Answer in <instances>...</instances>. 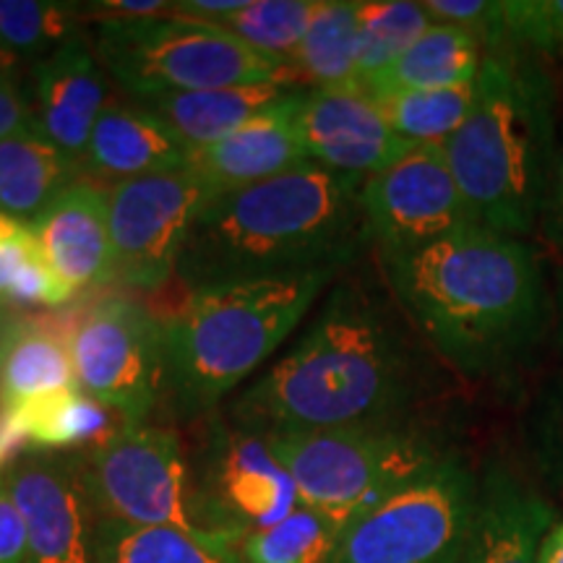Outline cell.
Segmentation results:
<instances>
[{"instance_id": "cell-36", "label": "cell", "mask_w": 563, "mask_h": 563, "mask_svg": "<svg viewBox=\"0 0 563 563\" xmlns=\"http://www.w3.org/2000/svg\"><path fill=\"white\" fill-rule=\"evenodd\" d=\"M26 561V525L0 475V563Z\"/></svg>"}, {"instance_id": "cell-22", "label": "cell", "mask_w": 563, "mask_h": 563, "mask_svg": "<svg viewBox=\"0 0 563 563\" xmlns=\"http://www.w3.org/2000/svg\"><path fill=\"white\" fill-rule=\"evenodd\" d=\"M0 405L26 452H84L118 431L115 418H121L79 386Z\"/></svg>"}, {"instance_id": "cell-41", "label": "cell", "mask_w": 563, "mask_h": 563, "mask_svg": "<svg viewBox=\"0 0 563 563\" xmlns=\"http://www.w3.org/2000/svg\"><path fill=\"white\" fill-rule=\"evenodd\" d=\"M551 11L555 24V45H559V53L563 55V0H551Z\"/></svg>"}, {"instance_id": "cell-23", "label": "cell", "mask_w": 563, "mask_h": 563, "mask_svg": "<svg viewBox=\"0 0 563 563\" xmlns=\"http://www.w3.org/2000/svg\"><path fill=\"white\" fill-rule=\"evenodd\" d=\"M485 60L483 45L473 34L449 24H431L422 37L361 87L371 97L397 95V91L452 89L475 84Z\"/></svg>"}, {"instance_id": "cell-27", "label": "cell", "mask_w": 563, "mask_h": 563, "mask_svg": "<svg viewBox=\"0 0 563 563\" xmlns=\"http://www.w3.org/2000/svg\"><path fill=\"white\" fill-rule=\"evenodd\" d=\"M361 51V3L357 0H316L306 37L292 53L290 68L308 89H334L357 84Z\"/></svg>"}, {"instance_id": "cell-7", "label": "cell", "mask_w": 563, "mask_h": 563, "mask_svg": "<svg viewBox=\"0 0 563 563\" xmlns=\"http://www.w3.org/2000/svg\"><path fill=\"white\" fill-rule=\"evenodd\" d=\"M264 439L295 481L300 504L344 527L446 454L431 433L405 420Z\"/></svg>"}, {"instance_id": "cell-31", "label": "cell", "mask_w": 563, "mask_h": 563, "mask_svg": "<svg viewBox=\"0 0 563 563\" xmlns=\"http://www.w3.org/2000/svg\"><path fill=\"white\" fill-rule=\"evenodd\" d=\"M81 5L53 0H0V45L16 60L47 55L76 37Z\"/></svg>"}, {"instance_id": "cell-12", "label": "cell", "mask_w": 563, "mask_h": 563, "mask_svg": "<svg viewBox=\"0 0 563 563\" xmlns=\"http://www.w3.org/2000/svg\"><path fill=\"white\" fill-rule=\"evenodd\" d=\"M115 277L141 292L167 285L196 217L214 199L191 167L110 186Z\"/></svg>"}, {"instance_id": "cell-17", "label": "cell", "mask_w": 563, "mask_h": 563, "mask_svg": "<svg viewBox=\"0 0 563 563\" xmlns=\"http://www.w3.org/2000/svg\"><path fill=\"white\" fill-rule=\"evenodd\" d=\"M34 131L79 165L108 108V76L79 34L34 63Z\"/></svg>"}, {"instance_id": "cell-2", "label": "cell", "mask_w": 563, "mask_h": 563, "mask_svg": "<svg viewBox=\"0 0 563 563\" xmlns=\"http://www.w3.org/2000/svg\"><path fill=\"white\" fill-rule=\"evenodd\" d=\"M378 256L407 323L464 376L519 365L551 323L543 264L522 238L473 222L420 249Z\"/></svg>"}, {"instance_id": "cell-10", "label": "cell", "mask_w": 563, "mask_h": 563, "mask_svg": "<svg viewBox=\"0 0 563 563\" xmlns=\"http://www.w3.org/2000/svg\"><path fill=\"white\" fill-rule=\"evenodd\" d=\"M191 462L199 522L207 532L241 543L245 534L279 525L300 506L295 481L262 433L209 420Z\"/></svg>"}, {"instance_id": "cell-3", "label": "cell", "mask_w": 563, "mask_h": 563, "mask_svg": "<svg viewBox=\"0 0 563 563\" xmlns=\"http://www.w3.org/2000/svg\"><path fill=\"white\" fill-rule=\"evenodd\" d=\"M363 183L302 162L277 178L214 196L196 217L175 274L194 292L232 282L342 269L368 241Z\"/></svg>"}, {"instance_id": "cell-1", "label": "cell", "mask_w": 563, "mask_h": 563, "mask_svg": "<svg viewBox=\"0 0 563 563\" xmlns=\"http://www.w3.org/2000/svg\"><path fill=\"white\" fill-rule=\"evenodd\" d=\"M405 323L371 287L340 282L298 344L232 402V422L269 435L402 420L422 384Z\"/></svg>"}, {"instance_id": "cell-14", "label": "cell", "mask_w": 563, "mask_h": 563, "mask_svg": "<svg viewBox=\"0 0 563 563\" xmlns=\"http://www.w3.org/2000/svg\"><path fill=\"white\" fill-rule=\"evenodd\" d=\"M3 477L26 525L24 563H97V517L79 454L24 452Z\"/></svg>"}, {"instance_id": "cell-4", "label": "cell", "mask_w": 563, "mask_h": 563, "mask_svg": "<svg viewBox=\"0 0 563 563\" xmlns=\"http://www.w3.org/2000/svg\"><path fill=\"white\" fill-rule=\"evenodd\" d=\"M555 150L551 76L525 53L485 55L473 110L443 144L473 220L511 238L538 230Z\"/></svg>"}, {"instance_id": "cell-19", "label": "cell", "mask_w": 563, "mask_h": 563, "mask_svg": "<svg viewBox=\"0 0 563 563\" xmlns=\"http://www.w3.org/2000/svg\"><path fill=\"white\" fill-rule=\"evenodd\" d=\"M553 509L525 481L490 464L481 481V498L462 563H538L551 530Z\"/></svg>"}, {"instance_id": "cell-30", "label": "cell", "mask_w": 563, "mask_h": 563, "mask_svg": "<svg viewBox=\"0 0 563 563\" xmlns=\"http://www.w3.org/2000/svg\"><path fill=\"white\" fill-rule=\"evenodd\" d=\"M433 19L422 3L410 0H371L361 3V51H357V84H365L399 60Z\"/></svg>"}, {"instance_id": "cell-38", "label": "cell", "mask_w": 563, "mask_h": 563, "mask_svg": "<svg viewBox=\"0 0 563 563\" xmlns=\"http://www.w3.org/2000/svg\"><path fill=\"white\" fill-rule=\"evenodd\" d=\"M538 230L543 232L545 243L563 251V136L559 139V150H555L551 186H548L545 209L543 217H540Z\"/></svg>"}, {"instance_id": "cell-24", "label": "cell", "mask_w": 563, "mask_h": 563, "mask_svg": "<svg viewBox=\"0 0 563 563\" xmlns=\"http://www.w3.org/2000/svg\"><path fill=\"white\" fill-rule=\"evenodd\" d=\"M81 167L37 131L0 141V211L30 228Z\"/></svg>"}, {"instance_id": "cell-42", "label": "cell", "mask_w": 563, "mask_h": 563, "mask_svg": "<svg viewBox=\"0 0 563 563\" xmlns=\"http://www.w3.org/2000/svg\"><path fill=\"white\" fill-rule=\"evenodd\" d=\"M19 60L13 58L9 51H3V45H0V76H11L13 70H16Z\"/></svg>"}, {"instance_id": "cell-34", "label": "cell", "mask_w": 563, "mask_h": 563, "mask_svg": "<svg viewBox=\"0 0 563 563\" xmlns=\"http://www.w3.org/2000/svg\"><path fill=\"white\" fill-rule=\"evenodd\" d=\"M504 21L509 53L559 51L553 11L548 0H509L504 3Z\"/></svg>"}, {"instance_id": "cell-18", "label": "cell", "mask_w": 563, "mask_h": 563, "mask_svg": "<svg viewBox=\"0 0 563 563\" xmlns=\"http://www.w3.org/2000/svg\"><path fill=\"white\" fill-rule=\"evenodd\" d=\"M306 89L295 87L285 100L274 104L264 115L253 118L243 129L230 133L217 144L188 152V167L209 183L217 196L256 186L302 165L298 136V110Z\"/></svg>"}, {"instance_id": "cell-6", "label": "cell", "mask_w": 563, "mask_h": 563, "mask_svg": "<svg viewBox=\"0 0 563 563\" xmlns=\"http://www.w3.org/2000/svg\"><path fill=\"white\" fill-rule=\"evenodd\" d=\"M95 55L133 100L180 91L298 81L290 63L253 51L214 21L180 16L100 19Z\"/></svg>"}, {"instance_id": "cell-16", "label": "cell", "mask_w": 563, "mask_h": 563, "mask_svg": "<svg viewBox=\"0 0 563 563\" xmlns=\"http://www.w3.org/2000/svg\"><path fill=\"white\" fill-rule=\"evenodd\" d=\"M42 258L70 292L115 279L110 235V191L76 180L30 224Z\"/></svg>"}, {"instance_id": "cell-20", "label": "cell", "mask_w": 563, "mask_h": 563, "mask_svg": "<svg viewBox=\"0 0 563 563\" xmlns=\"http://www.w3.org/2000/svg\"><path fill=\"white\" fill-rule=\"evenodd\" d=\"M84 173L118 183L188 167V146L139 104L110 102L91 131L79 162Z\"/></svg>"}, {"instance_id": "cell-8", "label": "cell", "mask_w": 563, "mask_h": 563, "mask_svg": "<svg viewBox=\"0 0 563 563\" xmlns=\"http://www.w3.org/2000/svg\"><path fill=\"white\" fill-rule=\"evenodd\" d=\"M481 481L446 452L344 527L332 563H462Z\"/></svg>"}, {"instance_id": "cell-29", "label": "cell", "mask_w": 563, "mask_h": 563, "mask_svg": "<svg viewBox=\"0 0 563 563\" xmlns=\"http://www.w3.org/2000/svg\"><path fill=\"white\" fill-rule=\"evenodd\" d=\"M373 100L378 102L397 136L412 144L443 146L467 121L475 102V84L452 89L397 91Z\"/></svg>"}, {"instance_id": "cell-28", "label": "cell", "mask_w": 563, "mask_h": 563, "mask_svg": "<svg viewBox=\"0 0 563 563\" xmlns=\"http://www.w3.org/2000/svg\"><path fill=\"white\" fill-rule=\"evenodd\" d=\"M344 525L300 504L279 525L256 530L238 543L241 563H332Z\"/></svg>"}, {"instance_id": "cell-43", "label": "cell", "mask_w": 563, "mask_h": 563, "mask_svg": "<svg viewBox=\"0 0 563 563\" xmlns=\"http://www.w3.org/2000/svg\"><path fill=\"white\" fill-rule=\"evenodd\" d=\"M555 439H559V452L563 456V397L559 405V418H555Z\"/></svg>"}, {"instance_id": "cell-15", "label": "cell", "mask_w": 563, "mask_h": 563, "mask_svg": "<svg viewBox=\"0 0 563 563\" xmlns=\"http://www.w3.org/2000/svg\"><path fill=\"white\" fill-rule=\"evenodd\" d=\"M298 136L308 162L361 180L386 170L418 146L394 133L378 102L361 84L306 89Z\"/></svg>"}, {"instance_id": "cell-35", "label": "cell", "mask_w": 563, "mask_h": 563, "mask_svg": "<svg viewBox=\"0 0 563 563\" xmlns=\"http://www.w3.org/2000/svg\"><path fill=\"white\" fill-rule=\"evenodd\" d=\"M34 256H40V245L34 241L30 228H24L16 238L0 245V302L3 306L9 302V295Z\"/></svg>"}, {"instance_id": "cell-40", "label": "cell", "mask_w": 563, "mask_h": 563, "mask_svg": "<svg viewBox=\"0 0 563 563\" xmlns=\"http://www.w3.org/2000/svg\"><path fill=\"white\" fill-rule=\"evenodd\" d=\"M21 230H24V224L16 222V220H11V217H5L3 211H0V245L9 243L11 238H16Z\"/></svg>"}, {"instance_id": "cell-13", "label": "cell", "mask_w": 563, "mask_h": 563, "mask_svg": "<svg viewBox=\"0 0 563 563\" xmlns=\"http://www.w3.org/2000/svg\"><path fill=\"white\" fill-rule=\"evenodd\" d=\"M361 203L378 253L420 249L475 222L439 144H418L365 180Z\"/></svg>"}, {"instance_id": "cell-25", "label": "cell", "mask_w": 563, "mask_h": 563, "mask_svg": "<svg viewBox=\"0 0 563 563\" xmlns=\"http://www.w3.org/2000/svg\"><path fill=\"white\" fill-rule=\"evenodd\" d=\"M76 386L66 334L13 316L0 334V402H21Z\"/></svg>"}, {"instance_id": "cell-5", "label": "cell", "mask_w": 563, "mask_h": 563, "mask_svg": "<svg viewBox=\"0 0 563 563\" xmlns=\"http://www.w3.org/2000/svg\"><path fill=\"white\" fill-rule=\"evenodd\" d=\"M340 269L201 287L162 321V397L183 420L222 397L272 357Z\"/></svg>"}, {"instance_id": "cell-39", "label": "cell", "mask_w": 563, "mask_h": 563, "mask_svg": "<svg viewBox=\"0 0 563 563\" xmlns=\"http://www.w3.org/2000/svg\"><path fill=\"white\" fill-rule=\"evenodd\" d=\"M538 563H563V522L553 525L551 530L545 532Z\"/></svg>"}, {"instance_id": "cell-44", "label": "cell", "mask_w": 563, "mask_h": 563, "mask_svg": "<svg viewBox=\"0 0 563 563\" xmlns=\"http://www.w3.org/2000/svg\"><path fill=\"white\" fill-rule=\"evenodd\" d=\"M11 319H13V316L9 311V306H3V302H0V334H3V329L9 327Z\"/></svg>"}, {"instance_id": "cell-21", "label": "cell", "mask_w": 563, "mask_h": 563, "mask_svg": "<svg viewBox=\"0 0 563 563\" xmlns=\"http://www.w3.org/2000/svg\"><path fill=\"white\" fill-rule=\"evenodd\" d=\"M292 89V84H256V87L180 91V95L136 100V104L191 152L228 139L230 133L285 100Z\"/></svg>"}, {"instance_id": "cell-11", "label": "cell", "mask_w": 563, "mask_h": 563, "mask_svg": "<svg viewBox=\"0 0 563 563\" xmlns=\"http://www.w3.org/2000/svg\"><path fill=\"white\" fill-rule=\"evenodd\" d=\"M76 384L123 422H146L162 399V321L141 302L104 298L66 329Z\"/></svg>"}, {"instance_id": "cell-32", "label": "cell", "mask_w": 563, "mask_h": 563, "mask_svg": "<svg viewBox=\"0 0 563 563\" xmlns=\"http://www.w3.org/2000/svg\"><path fill=\"white\" fill-rule=\"evenodd\" d=\"M316 11V0H253L241 11L217 19L214 24L269 58L290 63L306 37Z\"/></svg>"}, {"instance_id": "cell-45", "label": "cell", "mask_w": 563, "mask_h": 563, "mask_svg": "<svg viewBox=\"0 0 563 563\" xmlns=\"http://www.w3.org/2000/svg\"><path fill=\"white\" fill-rule=\"evenodd\" d=\"M559 311L563 316V282H561V290H559Z\"/></svg>"}, {"instance_id": "cell-9", "label": "cell", "mask_w": 563, "mask_h": 563, "mask_svg": "<svg viewBox=\"0 0 563 563\" xmlns=\"http://www.w3.org/2000/svg\"><path fill=\"white\" fill-rule=\"evenodd\" d=\"M76 454L97 519L207 532L196 511L191 462L173 431L123 422Z\"/></svg>"}, {"instance_id": "cell-26", "label": "cell", "mask_w": 563, "mask_h": 563, "mask_svg": "<svg viewBox=\"0 0 563 563\" xmlns=\"http://www.w3.org/2000/svg\"><path fill=\"white\" fill-rule=\"evenodd\" d=\"M97 563H241L238 543L222 534L178 527L97 519Z\"/></svg>"}, {"instance_id": "cell-33", "label": "cell", "mask_w": 563, "mask_h": 563, "mask_svg": "<svg viewBox=\"0 0 563 563\" xmlns=\"http://www.w3.org/2000/svg\"><path fill=\"white\" fill-rule=\"evenodd\" d=\"M422 9L428 11L433 24H449L473 34L483 45L485 55L509 53L504 3H493V0H426Z\"/></svg>"}, {"instance_id": "cell-37", "label": "cell", "mask_w": 563, "mask_h": 563, "mask_svg": "<svg viewBox=\"0 0 563 563\" xmlns=\"http://www.w3.org/2000/svg\"><path fill=\"white\" fill-rule=\"evenodd\" d=\"M32 129V104L26 102L24 91H21L16 79H13V74L0 76V141Z\"/></svg>"}]
</instances>
